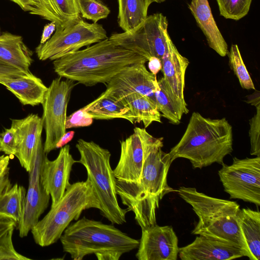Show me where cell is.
Here are the masks:
<instances>
[{
  "label": "cell",
  "instance_id": "25",
  "mask_svg": "<svg viewBox=\"0 0 260 260\" xmlns=\"http://www.w3.org/2000/svg\"><path fill=\"white\" fill-rule=\"evenodd\" d=\"M115 98L128 108L126 120L132 124L142 122L147 128L153 122L162 123L155 102L149 98L134 92Z\"/></svg>",
  "mask_w": 260,
  "mask_h": 260
},
{
  "label": "cell",
  "instance_id": "29",
  "mask_svg": "<svg viewBox=\"0 0 260 260\" xmlns=\"http://www.w3.org/2000/svg\"><path fill=\"white\" fill-rule=\"evenodd\" d=\"M26 193L25 188L17 183L6 188L0 196V216L17 225L23 214Z\"/></svg>",
  "mask_w": 260,
  "mask_h": 260
},
{
  "label": "cell",
  "instance_id": "7",
  "mask_svg": "<svg viewBox=\"0 0 260 260\" xmlns=\"http://www.w3.org/2000/svg\"><path fill=\"white\" fill-rule=\"evenodd\" d=\"M90 208L100 210V205L89 180L71 184L60 200L32 228L35 243L41 247L56 243L71 221Z\"/></svg>",
  "mask_w": 260,
  "mask_h": 260
},
{
  "label": "cell",
  "instance_id": "31",
  "mask_svg": "<svg viewBox=\"0 0 260 260\" xmlns=\"http://www.w3.org/2000/svg\"><path fill=\"white\" fill-rule=\"evenodd\" d=\"M252 0H216L220 15L226 19L239 20L248 13Z\"/></svg>",
  "mask_w": 260,
  "mask_h": 260
},
{
  "label": "cell",
  "instance_id": "32",
  "mask_svg": "<svg viewBox=\"0 0 260 260\" xmlns=\"http://www.w3.org/2000/svg\"><path fill=\"white\" fill-rule=\"evenodd\" d=\"M78 4L81 16L93 23L107 18L111 12L100 0H78Z\"/></svg>",
  "mask_w": 260,
  "mask_h": 260
},
{
  "label": "cell",
  "instance_id": "17",
  "mask_svg": "<svg viewBox=\"0 0 260 260\" xmlns=\"http://www.w3.org/2000/svg\"><path fill=\"white\" fill-rule=\"evenodd\" d=\"M17 144L16 156L26 172L32 170L36 157L37 147L44 127L42 117L30 114L22 119H11Z\"/></svg>",
  "mask_w": 260,
  "mask_h": 260
},
{
  "label": "cell",
  "instance_id": "3",
  "mask_svg": "<svg viewBox=\"0 0 260 260\" xmlns=\"http://www.w3.org/2000/svg\"><path fill=\"white\" fill-rule=\"evenodd\" d=\"M233 129L225 118H205L192 113L179 142L169 152L173 162L178 158L188 159L194 169L214 163L223 164L233 149Z\"/></svg>",
  "mask_w": 260,
  "mask_h": 260
},
{
  "label": "cell",
  "instance_id": "38",
  "mask_svg": "<svg viewBox=\"0 0 260 260\" xmlns=\"http://www.w3.org/2000/svg\"><path fill=\"white\" fill-rule=\"evenodd\" d=\"M56 30V25L54 22H50L44 27L41 36L40 44H43L47 42L52 36Z\"/></svg>",
  "mask_w": 260,
  "mask_h": 260
},
{
  "label": "cell",
  "instance_id": "6",
  "mask_svg": "<svg viewBox=\"0 0 260 260\" xmlns=\"http://www.w3.org/2000/svg\"><path fill=\"white\" fill-rule=\"evenodd\" d=\"M76 147L80 157L77 162L86 169L90 182L100 205L101 214L112 224L126 222L127 208L120 207L117 200L116 179L112 169L111 153L93 141L80 139Z\"/></svg>",
  "mask_w": 260,
  "mask_h": 260
},
{
  "label": "cell",
  "instance_id": "45",
  "mask_svg": "<svg viewBox=\"0 0 260 260\" xmlns=\"http://www.w3.org/2000/svg\"><path fill=\"white\" fill-rule=\"evenodd\" d=\"M9 173L0 178V196L8 187L11 186Z\"/></svg>",
  "mask_w": 260,
  "mask_h": 260
},
{
  "label": "cell",
  "instance_id": "5",
  "mask_svg": "<svg viewBox=\"0 0 260 260\" xmlns=\"http://www.w3.org/2000/svg\"><path fill=\"white\" fill-rule=\"evenodd\" d=\"M177 191L192 207L199 218L191 234L233 245L245 256L237 221L240 209L237 202L209 196L195 187L181 186Z\"/></svg>",
  "mask_w": 260,
  "mask_h": 260
},
{
  "label": "cell",
  "instance_id": "36",
  "mask_svg": "<svg viewBox=\"0 0 260 260\" xmlns=\"http://www.w3.org/2000/svg\"><path fill=\"white\" fill-rule=\"evenodd\" d=\"M93 118L81 108L67 117L66 128L88 126L92 124Z\"/></svg>",
  "mask_w": 260,
  "mask_h": 260
},
{
  "label": "cell",
  "instance_id": "4",
  "mask_svg": "<svg viewBox=\"0 0 260 260\" xmlns=\"http://www.w3.org/2000/svg\"><path fill=\"white\" fill-rule=\"evenodd\" d=\"M59 239L63 251L74 260H82L91 254L99 260H118L139 244L113 225L85 216L69 225Z\"/></svg>",
  "mask_w": 260,
  "mask_h": 260
},
{
  "label": "cell",
  "instance_id": "41",
  "mask_svg": "<svg viewBox=\"0 0 260 260\" xmlns=\"http://www.w3.org/2000/svg\"><path fill=\"white\" fill-rule=\"evenodd\" d=\"M18 5L24 11L30 12L35 7L37 0H10Z\"/></svg>",
  "mask_w": 260,
  "mask_h": 260
},
{
  "label": "cell",
  "instance_id": "9",
  "mask_svg": "<svg viewBox=\"0 0 260 260\" xmlns=\"http://www.w3.org/2000/svg\"><path fill=\"white\" fill-rule=\"evenodd\" d=\"M102 25L81 19L63 29L55 30L45 43L40 44L36 52L40 60H54L108 38Z\"/></svg>",
  "mask_w": 260,
  "mask_h": 260
},
{
  "label": "cell",
  "instance_id": "19",
  "mask_svg": "<svg viewBox=\"0 0 260 260\" xmlns=\"http://www.w3.org/2000/svg\"><path fill=\"white\" fill-rule=\"evenodd\" d=\"M29 13L54 22L55 30L63 29L82 19L78 0H37Z\"/></svg>",
  "mask_w": 260,
  "mask_h": 260
},
{
  "label": "cell",
  "instance_id": "37",
  "mask_svg": "<svg viewBox=\"0 0 260 260\" xmlns=\"http://www.w3.org/2000/svg\"><path fill=\"white\" fill-rule=\"evenodd\" d=\"M31 73L20 70L15 67L0 63V81L10 78L17 77Z\"/></svg>",
  "mask_w": 260,
  "mask_h": 260
},
{
  "label": "cell",
  "instance_id": "47",
  "mask_svg": "<svg viewBox=\"0 0 260 260\" xmlns=\"http://www.w3.org/2000/svg\"><path fill=\"white\" fill-rule=\"evenodd\" d=\"M0 31H1V27H0Z\"/></svg>",
  "mask_w": 260,
  "mask_h": 260
},
{
  "label": "cell",
  "instance_id": "20",
  "mask_svg": "<svg viewBox=\"0 0 260 260\" xmlns=\"http://www.w3.org/2000/svg\"><path fill=\"white\" fill-rule=\"evenodd\" d=\"M188 7L209 47L220 56H226L228 44L217 26L208 0H191Z\"/></svg>",
  "mask_w": 260,
  "mask_h": 260
},
{
  "label": "cell",
  "instance_id": "33",
  "mask_svg": "<svg viewBox=\"0 0 260 260\" xmlns=\"http://www.w3.org/2000/svg\"><path fill=\"white\" fill-rule=\"evenodd\" d=\"M15 228H12L0 237V260H29L15 249L12 237Z\"/></svg>",
  "mask_w": 260,
  "mask_h": 260
},
{
  "label": "cell",
  "instance_id": "1",
  "mask_svg": "<svg viewBox=\"0 0 260 260\" xmlns=\"http://www.w3.org/2000/svg\"><path fill=\"white\" fill-rule=\"evenodd\" d=\"M143 56L114 43L109 38L53 61L60 77L87 86L107 83L127 67L147 62Z\"/></svg>",
  "mask_w": 260,
  "mask_h": 260
},
{
  "label": "cell",
  "instance_id": "2",
  "mask_svg": "<svg viewBox=\"0 0 260 260\" xmlns=\"http://www.w3.org/2000/svg\"><path fill=\"white\" fill-rule=\"evenodd\" d=\"M163 145L155 147L147 155L139 181L116 180V191L122 203L132 211L142 229L156 224V211L165 195L174 191L167 182L172 162L169 153L164 152Z\"/></svg>",
  "mask_w": 260,
  "mask_h": 260
},
{
  "label": "cell",
  "instance_id": "39",
  "mask_svg": "<svg viewBox=\"0 0 260 260\" xmlns=\"http://www.w3.org/2000/svg\"><path fill=\"white\" fill-rule=\"evenodd\" d=\"M17 226L16 223L12 220L0 216V237L12 228Z\"/></svg>",
  "mask_w": 260,
  "mask_h": 260
},
{
  "label": "cell",
  "instance_id": "16",
  "mask_svg": "<svg viewBox=\"0 0 260 260\" xmlns=\"http://www.w3.org/2000/svg\"><path fill=\"white\" fill-rule=\"evenodd\" d=\"M77 162L70 153V147L66 145L60 148L57 157L49 160L45 154L41 169L40 181L45 191L50 196L51 207L55 205L62 198L71 185L69 182L73 165Z\"/></svg>",
  "mask_w": 260,
  "mask_h": 260
},
{
  "label": "cell",
  "instance_id": "28",
  "mask_svg": "<svg viewBox=\"0 0 260 260\" xmlns=\"http://www.w3.org/2000/svg\"><path fill=\"white\" fill-rule=\"evenodd\" d=\"M93 119L110 120L127 119L129 109L120 100L111 95L101 94L98 98L82 108Z\"/></svg>",
  "mask_w": 260,
  "mask_h": 260
},
{
  "label": "cell",
  "instance_id": "13",
  "mask_svg": "<svg viewBox=\"0 0 260 260\" xmlns=\"http://www.w3.org/2000/svg\"><path fill=\"white\" fill-rule=\"evenodd\" d=\"M45 154L41 140L38 145L34 167L28 173V187L23 214L16 226L21 238L27 236L49 205L50 196L45 191L40 181L41 166Z\"/></svg>",
  "mask_w": 260,
  "mask_h": 260
},
{
  "label": "cell",
  "instance_id": "26",
  "mask_svg": "<svg viewBox=\"0 0 260 260\" xmlns=\"http://www.w3.org/2000/svg\"><path fill=\"white\" fill-rule=\"evenodd\" d=\"M154 96L161 115L172 124H179L182 116L189 112L185 101L176 95L164 77L157 80Z\"/></svg>",
  "mask_w": 260,
  "mask_h": 260
},
{
  "label": "cell",
  "instance_id": "14",
  "mask_svg": "<svg viewBox=\"0 0 260 260\" xmlns=\"http://www.w3.org/2000/svg\"><path fill=\"white\" fill-rule=\"evenodd\" d=\"M145 63H135L123 69L107 83L106 89L102 94L118 98L136 92L155 102L157 80L156 75L147 70Z\"/></svg>",
  "mask_w": 260,
  "mask_h": 260
},
{
  "label": "cell",
  "instance_id": "12",
  "mask_svg": "<svg viewBox=\"0 0 260 260\" xmlns=\"http://www.w3.org/2000/svg\"><path fill=\"white\" fill-rule=\"evenodd\" d=\"M120 142V158L113 170L115 177L117 180L137 182L147 155L155 147L163 145V138H155L145 128L136 127L133 134Z\"/></svg>",
  "mask_w": 260,
  "mask_h": 260
},
{
  "label": "cell",
  "instance_id": "35",
  "mask_svg": "<svg viewBox=\"0 0 260 260\" xmlns=\"http://www.w3.org/2000/svg\"><path fill=\"white\" fill-rule=\"evenodd\" d=\"M0 148L2 152L10 157L16 155L17 153V144L15 135L13 129L5 128L0 133Z\"/></svg>",
  "mask_w": 260,
  "mask_h": 260
},
{
  "label": "cell",
  "instance_id": "23",
  "mask_svg": "<svg viewBox=\"0 0 260 260\" xmlns=\"http://www.w3.org/2000/svg\"><path fill=\"white\" fill-rule=\"evenodd\" d=\"M32 55L21 36L9 32L0 34V63L30 72Z\"/></svg>",
  "mask_w": 260,
  "mask_h": 260
},
{
  "label": "cell",
  "instance_id": "22",
  "mask_svg": "<svg viewBox=\"0 0 260 260\" xmlns=\"http://www.w3.org/2000/svg\"><path fill=\"white\" fill-rule=\"evenodd\" d=\"M23 105L35 106L42 104L48 87L42 80L31 73L23 76L0 81Z\"/></svg>",
  "mask_w": 260,
  "mask_h": 260
},
{
  "label": "cell",
  "instance_id": "43",
  "mask_svg": "<svg viewBox=\"0 0 260 260\" xmlns=\"http://www.w3.org/2000/svg\"><path fill=\"white\" fill-rule=\"evenodd\" d=\"M74 134L75 132L73 131L66 132L56 144V149L60 148L66 145L73 139Z\"/></svg>",
  "mask_w": 260,
  "mask_h": 260
},
{
  "label": "cell",
  "instance_id": "30",
  "mask_svg": "<svg viewBox=\"0 0 260 260\" xmlns=\"http://www.w3.org/2000/svg\"><path fill=\"white\" fill-rule=\"evenodd\" d=\"M227 55L229 64L239 81L242 88L255 89L253 82L246 69L237 45H232Z\"/></svg>",
  "mask_w": 260,
  "mask_h": 260
},
{
  "label": "cell",
  "instance_id": "44",
  "mask_svg": "<svg viewBox=\"0 0 260 260\" xmlns=\"http://www.w3.org/2000/svg\"><path fill=\"white\" fill-rule=\"evenodd\" d=\"M246 102L255 107L260 105L259 91H255L252 94L247 96V99Z\"/></svg>",
  "mask_w": 260,
  "mask_h": 260
},
{
  "label": "cell",
  "instance_id": "46",
  "mask_svg": "<svg viewBox=\"0 0 260 260\" xmlns=\"http://www.w3.org/2000/svg\"><path fill=\"white\" fill-rule=\"evenodd\" d=\"M2 152V150H1V148H0V152Z\"/></svg>",
  "mask_w": 260,
  "mask_h": 260
},
{
  "label": "cell",
  "instance_id": "18",
  "mask_svg": "<svg viewBox=\"0 0 260 260\" xmlns=\"http://www.w3.org/2000/svg\"><path fill=\"white\" fill-rule=\"evenodd\" d=\"M178 255L182 260H230L244 256L240 249L202 235L179 248Z\"/></svg>",
  "mask_w": 260,
  "mask_h": 260
},
{
  "label": "cell",
  "instance_id": "15",
  "mask_svg": "<svg viewBox=\"0 0 260 260\" xmlns=\"http://www.w3.org/2000/svg\"><path fill=\"white\" fill-rule=\"evenodd\" d=\"M136 257L139 260H176L178 239L172 226L157 224L142 229Z\"/></svg>",
  "mask_w": 260,
  "mask_h": 260
},
{
  "label": "cell",
  "instance_id": "42",
  "mask_svg": "<svg viewBox=\"0 0 260 260\" xmlns=\"http://www.w3.org/2000/svg\"><path fill=\"white\" fill-rule=\"evenodd\" d=\"M10 159L11 157L8 155L0 156V178L9 173Z\"/></svg>",
  "mask_w": 260,
  "mask_h": 260
},
{
  "label": "cell",
  "instance_id": "8",
  "mask_svg": "<svg viewBox=\"0 0 260 260\" xmlns=\"http://www.w3.org/2000/svg\"><path fill=\"white\" fill-rule=\"evenodd\" d=\"M168 21L162 13L147 17L130 31L112 34L109 38L114 43L132 51L147 60L156 57L161 60L167 48Z\"/></svg>",
  "mask_w": 260,
  "mask_h": 260
},
{
  "label": "cell",
  "instance_id": "11",
  "mask_svg": "<svg viewBox=\"0 0 260 260\" xmlns=\"http://www.w3.org/2000/svg\"><path fill=\"white\" fill-rule=\"evenodd\" d=\"M221 165L218 175L230 199L260 206V156L243 159L235 157L231 165Z\"/></svg>",
  "mask_w": 260,
  "mask_h": 260
},
{
  "label": "cell",
  "instance_id": "21",
  "mask_svg": "<svg viewBox=\"0 0 260 260\" xmlns=\"http://www.w3.org/2000/svg\"><path fill=\"white\" fill-rule=\"evenodd\" d=\"M189 63L188 59L179 52L168 34L166 50L161 59V71L173 92L183 101H185V75Z\"/></svg>",
  "mask_w": 260,
  "mask_h": 260
},
{
  "label": "cell",
  "instance_id": "24",
  "mask_svg": "<svg viewBox=\"0 0 260 260\" xmlns=\"http://www.w3.org/2000/svg\"><path fill=\"white\" fill-rule=\"evenodd\" d=\"M245 246V256L250 260L260 259V212L250 208L240 209L237 218Z\"/></svg>",
  "mask_w": 260,
  "mask_h": 260
},
{
  "label": "cell",
  "instance_id": "10",
  "mask_svg": "<svg viewBox=\"0 0 260 260\" xmlns=\"http://www.w3.org/2000/svg\"><path fill=\"white\" fill-rule=\"evenodd\" d=\"M74 81L61 77L52 80L48 87L42 104V119L46 138L43 145L46 154L56 149V145L66 132L67 110Z\"/></svg>",
  "mask_w": 260,
  "mask_h": 260
},
{
  "label": "cell",
  "instance_id": "27",
  "mask_svg": "<svg viewBox=\"0 0 260 260\" xmlns=\"http://www.w3.org/2000/svg\"><path fill=\"white\" fill-rule=\"evenodd\" d=\"M117 22L124 31H130L140 25L147 18L152 0H117Z\"/></svg>",
  "mask_w": 260,
  "mask_h": 260
},
{
  "label": "cell",
  "instance_id": "34",
  "mask_svg": "<svg viewBox=\"0 0 260 260\" xmlns=\"http://www.w3.org/2000/svg\"><path fill=\"white\" fill-rule=\"evenodd\" d=\"M256 113L249 120L250 154L260 156V105L256 107Z\"/></svg>",
  "mask_w": 260,
  "mask_h": 260
},
{
  "label": "cell",
  "instance_id": "40",
  "mask_svg": "<svg viewBox=\"0 0 260 260\" xmlns=\"http://www.w3.org/2000/svg\"><path fill=\"white\" fill-rule=\"evenodd\" d=\"M148 67L150 72L153 74H156L161 71L162 64L161 60L157 57H151L148 60Z\"/></svg>",
  "mask_w": 260,
  "mask_h": 260
}]
</instances>
